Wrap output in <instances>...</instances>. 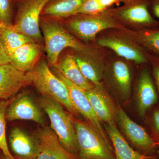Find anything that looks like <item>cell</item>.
I'll list each match as a JSON object with an SVG mask.
<instances>
[{"label": "cell", "instance_id": "cell-26", "mask_svg": "<svg viewBox=\"0 0 159 159\" xmlns=\"http://www.w3.org/2000/svg\"><path fill=\"white\" fill-rule=\"evenodd\" d=\"M145 117L147 119L146 129L149 135L156 142L159 141V105L154 106L147 112Z\"/></svg>", "mask_w": 159, "mask_h": 159}, {"label": "cell", "instance_id": "cell-4", "mask_svg": "<svg viewBox=\"0 0 159 159\" xmlns=\"http://www.w3.org/2000/svg\"><path fill=\"white\" fill-rule=\"evenodd\" d=\"M42 108L48 116L51 129L66 150L77 157V148L74 118L54 99L42 97L40 99Z\"/></svg>", "mask_w": 159, "mask_h": 159}, {"label": "cell", "instance_id": "cell-29", "mask_svg": "<svg viewBox=\"0 0 159 159\" xmlns=\"http://www.w3.org/2000/svg\"><path fill=\"white\" fill-rule=\"evenodd\" d=\"M129 0H94L100 12H102L113 7L114 5H119Z\"/></svg>", "mask_w": 159, "mask_h": 159}, {"label": "cell", "instance_id": "cell-19", "mask_svg": "<svg viewBox=\"0 0 159 159\" xmlns=\"http://www.w3.org/2000/svg\"><path fill=\"white\" fill-rule=\"evenodd\" d=\"M42 51L41 43L35 42L27 43L9 54V63L19 70L27 73L40 60Z\"/></svg>", "mask_w": 159, "mask_h": 159}, {"label": "cell", "instance_id": "cell-35", "mask_svg": "<svg viewBox=\"0 0 159 159\" xmlns=\"http://www.w3.org/2000/svg\"><path fill=\"white\" fill-rule=\"evenodd\" d=\"M2 152V151L1 150V149H0V152Z\"/></svg>", "mask_w": 159, "mask_h": 159}, {"label": "cell", "instance_id": "cell-33", "mask_svg": "<svg viewBox=\"0 0 159 159\" xmlns=\"http://www.w3.org/2000/svg\"><path fill=\"white\" fill-rule=\"evenodd\" d=\"M157 143L158 145H159V142H157ZM157 154L158 156L159 157V149H158L157 151Z\"/></svg>", "mask_w": 159, "mask_h": 159}, {"label": "cell", "instance_id": "cell-11", "mask_svg": "<svg viewBox=\"0 0 159 159\" xmlns=\"http://www.w3.org/2000/svg\"><path fill=\"white\" fill-rule=\"evenodd\" d=\"M54 67V74L65 84L68 89L70 97L74 107L80 115L82 116L90 125L107 141H110L101 120L93 108L86 91L80 88L66 79L56 68ZM111 142V141H110Z\"/></svg>", "mask_w": 159, "mask_h": 159}, {"label": "cell", "instance_id": "cell-30", "mask_svg": "<svg viewBox=\"0 0 159 159\" xmlns=\"http://www.w3.org/2000/svg\"><path fill=\"white\" fill-rule=\"evenodd\" d=\"M150 11L154 17L159 20V0H150Z\"/></svg>", "mask_w": 159, "mask_h": 159}, {"label": "cell", "instance_id": "cell-16", "mask_svg": "<svg viewBox=\"0 0 159 159\" xmlns=\"http://www.w3.org/2000/svg\"><path fill=\"white\" fill-rule=\"evenodd\" d=\"M31 84L26 73L11 64L0 66V100H9L24 87Z\"/></svg>", "mask_w": 159, "mask_h": 159}, {"label": "cell", "instance_id": "cell-1", "mask_svg": "<svg viewBox=\"0 0 159 159\" xmlns=\"http://www.w3.org/2000/svg\"><path fill=\"white\" fill-rule=\"evenodd\" d=\"M40 28L48 62L52 67L56 65L60 55L66 49L89 53L102 48L97 43H86L80 40L63 27L60 20L41 16Z\"/></svg>", "mask_w": 159, "mask_h": 159}, {"label": "cell", "instance_id": "cell-23", "mask_svg": "<svg viewBox=\"0 0 159 159\" xmlns=\"http://www.w3.org/2000/svg\"><path fill=\"white\" fill-rule=\"evenodd\" d=\"M125 35L147 52L159 55V28L133 31L122 29Z\"/></svg>", "mask_w": 159, "mask_h": 159}, {"label": "cell", "instance_id": "cell-2", "mask_svg": "<svg viewBox=\"0 0 159 159\" xmlns=\"http://www.w3.org/2000/svg\"><path fill=\"white\" fill-rule=\"evenodd\" d=\"M26 74L30 84L34 85L42 97L54 99L64 107L72 116H80L72 102L65 84L50 70L45 60H40Z\"/></svg>", "mask_w": 159, "mask_h": 159}, {"label": "cell", "instance_id": "cell-24", "mask_svg": "<svg viewBox=\"0 0 159 159\" xmlns=\"http://www.w3.org/2000/svg\"><path fill=\"white\" fill-rule=\"evenodd\" d=\"M0 40L8 56L27 43L34 42L14 29L12 24L0 23Z\"/></svg>", "mask_w": 159, "mask_h": 159}, {"label": "cell", "instance_id": "cell-10", "mask_svg": "<svg viewBox=\"0 0 159 159\" xmlns=\"http://www.w3.org/2000/svg\"><path fill=\"white\" fill-rule=\"evenodd\" d=\"M116 120L122 132L137 151L145 156L158 159L157 143L144 127L132 120L120 106L117 107Z\"/></svg>", "mask_w": 159, "mask_h": 159}, {"label": "cell", "instance_id": "cell-7", "mask_svg": "<svg viewBox=\"0 0 159 159\" xmlns=\"http://www.w3.org/2000/svg\"><path fill=\"white\" fill-rule=\"evenodd\" d=\"M96 43L138 66L148 63L145 51L124 34L122 29H110L97 35Z\"/></svg>", "mask_w": 159, "mask_h": 159}, {"label": "cell", "instance_id": "cell-17", "mask_svg": "<svg viewBox=\"0 0 159 159\" xmlns=\"http://www.w3.org/2000/svg\"><path fill=\"white\" fill-rule=\"evenodd\" d=\"M86 94L94 111L102 123L115 122L117 107L114 105L103 84L95 86L91 89L86 91Z\"/></svg>", "mask_w": 159, "mask_h": 159}, {"label": "cell", "instance_id": "cell-34", "mask_svg": "<svg viewBox=\"0 0 159 159\" xmlns=\"http://www.w3.org/2000/svg\"><path fill=\"white\" fill-rule=\"evenodd\" d=\"M144 159H156L154 158H152V157H147V158H145Z\"/></svg>", "mask_w": 159, "mask_h": 159}, {"label": "cell", "instance_id": "cell-8", "mask_svg": "<svg viewBox=\"0 0 159 159\" xmlns=\"http://www.w3.org/2000/svg\"><path fill=\"white\" fill-rule=\"evenodd\" d=\"M16 9L14 29L35 42L42 44L43 36L40 19L45 6L50 0H14Z\"/></svg>", "mask_w": 159, "mask_h": 159}, {"label": "cell", "instance_id": "cell-32", "mask_svg": "<svg viewBox=\"0 0 159 159\" xmlns=\"http://www.w3.org/2000/svg\"><path fill=\"white\" fill-rule=\"evenodd\" d=\"M0 159H6L2 152H0Z\"/></svg>", "mask_w": 159, "mask_h": 159}, {"label": "cell", "instance_id": "cell-25", "mask_svg": "<svg viewBox=\"0 0 159 159\" xmlns=\"http://www.w3.org/2000/svg\"><path fill=\"white\" fill-rule=\"evenodd\" d=\"M11 99L0 100V149L6 159H16L10 152L6 136V112Z\"/></svg>", "mask_w": 159, "mask_h": 159}, {"label": "cell", "instance_id": "cell-13", "mask_svg": "<svg viewBox=\"0 0 159 159\" xmlns=\"http://www.w3.org/2000/svg\"><path fill=\"white\" fill-rule=\"evenodd\" d=\"M75 60L83 75L94 86L102 85L106 59L111 51L102 48L93 53L73 51Z\"/></svg>", "mask_w": 159, "mask_h": 159}, {"label": "cell", "instance_id": "cell-28", "mask_svg": "<svg viewBox=\"0 0 159 159\" xmlns=\"http://www.w3.org/2000/svg\"><path fill=\"white\" fill-rule=\"evenodd\" d=\"M145 55L148 59V65L157 93L159 103V55L152 54L146 51Z\"/></svg>", "mask_w": 159, "mask_h": 159}, {"label": "cell", "instance_id": "cell-15", "mask_svg": "<svg viewBox=\"0 0 159 159\" xmlns=\"http://www.w3.org/2000/svg\"><path fill=\"white\" fill-rule=\"evenodd\" d=\"M39 150L36 159H78L61 144L54 131L45 126L38 131Z\"/></svg>", "mask_w": 159, "mask_h": 159}, {"label": "cell", "instance_id": "cell-14", "mask_svg": "<svg viewBox=\"0 0 159 159\" xmlns=\"http://www.w3.org/2000/svg\"><path fill=\"white\" fill-rule=\"evenodd\" d=\"M6 119L11 121L30 120L39 124L44 123L42 114L31 97L20 93L11 99L6 112Z\"/></svg>", "mask_w": 159, "mask_h": 159}, {"label": "cell", "instance_id": "cell-31", "mask_svg": "<svg viewBox=\"0 0 159 159\" xmlns=\"http://www.w3.org/2000/svg\"><path fill=\"white\" fill-rule=\"evenodd\" d=\"M10 63L9 56L0 40V66Z\"/></svg>", "mask_w": 159, "mask_h": 159}, {"label": "cell", "instance_id": "cell-6", "mask_svg": "<svg viewBox=\"0 0 159 159\" xmlns=\"http://www.w3.org/2000/svg\"><path fill=\"white\" fill-rule=\"evenodd\" d=\"M78 159H116L110 141L102 138L87 122L74 118Z\"/></svg>", "mask_w": 159, "mask_h": 159}, {"label": "cell", "instance_id": "cell-20", "mask_svg": "<svg viewBox=\"0 0 159 159\" xmlns=\"http://www.w3.org/2000/svg\"><path fill=\"white\" fill-rule=\"evenodd\" d=\"M11 150L16 159H36L39 150L37 139L29 135L21 129H12L9 136Z\"/></svg>", "mask_w": 159, "mask_h": 159}, {"label": "cell", "instance_id": "cell-22", "mask_svg": "<svg viewBox=\"0 0 159 159\" xmlns=\"http://www.w3.org/2000/svg\"><path fill=\"white\" fill-rule=\"evenodd\" d=\"M87 0H50L43 9L41 16L62 20L74 15Z\"/></svg>", "mask_w": 159, "mask_h": 159}, {"label": "cell", "instance_id": "cell-27", "mask_svg": "<svg viewBox=\"0 0 159 159\" xmlns=\"http://www.w3.org/2000/svg\"><path fill=\"white\" fill-rule=\"evenodd\" d=\"M14 7V0H0V23L12 24Z\"/></svg>", "mask_w": 159, "mask_h": 159}, {"label": "cell", "instance_id": "cell-12", "mask_svg": "<svg viewBox=\"0 0 159 159\" xmlns=\"http://www.w3.org/2000/svg\"><path fill=\"white\" fill-rule=\"evenodd\" d=\"M135 84V99L139 116L144 119L151 108L159 103V98L148 64L143 65Z\"/></svg>", "mask_w": 159, "mask_h": 159}, {"label": "cell", "instance_id": "cell-18", "mask_svg": "<svg viewBox=\"0 0 159 159\" xmlns=\"http://www.w3.org/2000/svg\"><path fill=\"white\" fill-rule=\"evenodd\" d=\"M53 67L57 69L66 79L84 90L88 91L95 86L83 75L72 49H66L61 52L57 64Z\"/></svg>", "mask_w": 159, "mask_h": 159}, {"label": "cell", "instance_id": "cell-9", "mask_svg": "<svg viewBox=\"0 0 159 159\" xmlns=\"http://www.w3.org/2000/svg\"><path fill=\"white\" fill-rule=\"evenodd\" d=\"M134 64L113 52L106 59L102 80L110 89L124 99L130 96Z\"/></svg>", "mask_w": 159, "mask_h": 159}, {"label": "cell", "instance_id": "cell-3", "mask_svg": "<svg viewBox=\"0 0 159 159\" xmlns=\"http://www.w3.org/2000/svg\"><path fill=\"white\" fill-rule=\"evenodd\" d=\"M60 20L71 34L88 44L96 43L97 35L106 29H124L112 16L108 9L97 14L74 15Z\"/></svg>", "mask_w": 159, "mask_h": 159}, {"label": "cell", "instance_id": "cell-21", "mask_svg": "<svg viewBox=\"0 0 159 159\" xmlns=\"http://www.w3.org/2000/svg\"><path fill=\"white\" fill-rule=\"evenodd\" d=\"M103 125L113 147L116 159H144L150 157L139 153L131 146L117 128L116 122H110Z\"/></svg>", "mask_w": 159, "mask_h": 159}, {"label": "cell", "instance_id": "cell-5", "mask_svg": "<svg viewBox=\"0 0 159 159\" xmlns=\"http://www.w3.org/2000/svg\"><path fill=\"white\" fill-rule=\"evenodd\" d=\"M150 5V0H129L108 10L124 29L139 31L159 28V20L152 14Z\"/></svg>", "mask_w": 159, "mask_h": 159}]
</instances>
